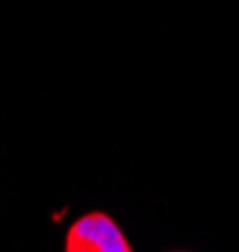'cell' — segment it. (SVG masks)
<instances>
[{
  "label": "cell",
  "mask_w": 239,
  "mask_h": 252,
  "mask_svg": "<svg viewBox=\"0 0 239 252\" xmlns=\"http://www.w3.org/2000/svg\"><path fill=\"white\" fill-rule=\"evenodd\" d=\"M63 252H134V250L111 215L89 212L68 227Z\"/></svg>",
  "instance_id": "obj_1"
}]
</instances>
